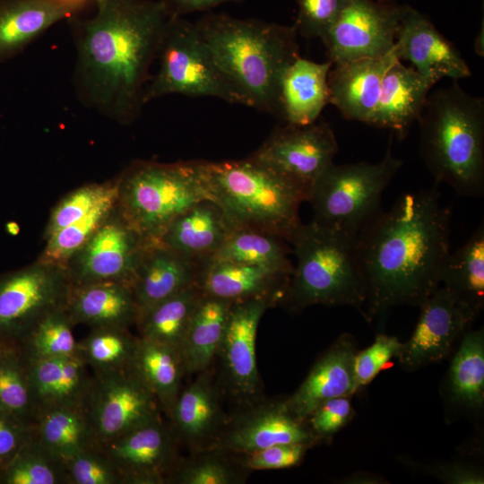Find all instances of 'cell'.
Returning a JSON list of instances; mask_svg holds the SVG:
<instances>
[{
  "mask_svg": "<svg viewBox=\"0 0 484 484\" xmlns=\"http://www.w3.org/2000/svg\"><path fill=\"white\" fill-rule=\"evenodd\" d=\"M0 409L34 423L26 363L16 348L8 349L0 358Z\"/></svg>",
  "mask_w": 484,
  "mask_h": 484,
  "instance_id": "42",
  "label": "cell"
},
{
  "mask_svg": "<svg viewBox=\"0 0 484 484\" xmlns=\"http://www.w3.org/2000/svg\"><path fill=\"white\" fill-rule=\"evenodd\" d=\"M399 59L395 48L384 56L333 64L328 74L329 102L351 121L369 123L386 70Z\"/></svg>",
  "mask_w": 484,
  "mask_h": 484,
  "instance_id": "20",
  "label": "cell"
},
{
  "mask_svg": "<svg viewBox=\"0 0 484 484\" xmlns=\"http://www.w3.org/2000/svg\"><path fill=\"white\" fill-rule=\"evenodd\" d=\"M445 288L475 319L484 306V224L454 252H450L440 274Z\"/></svg>",
  "mask_w": 484,
  "mask_h": 484,
  "instance_id": "32",
  "label": "cell"
},
{
  "mask_svg": "<svg viewBox=\"0 0 484 484\" xmlns=\"http://www.w3.org/2000/svg\"><path fill=\"white\" fill-rule=\"evenodd\" d=\"M95 1L93 17L72 19L75 90L89 108L129 125L145 105L149 71L170 16L160 0Z\"/></svg>",
  "mask_w": 484,
  "mask_h": 484,
  "instance_id": "1",
  "label": "cell"
},
{
  "mask_svg": "<svg viewBox=\"0 0 484 484\" xmlns=\"http://www.w3.org/2000/svg\"><path fill=\"white\" fill-rule=\"evenodd\" d=\"M202 295L196 283L155 305L138 318L139 337L179 350Z\"/></svg>",
  "mask_w": 484,
  "mask_h": 484,
  "instance_id": "35",
  "label": "cell"
},
{
  "mask_svg": "<svg viewBox=\"0 0 484 484\" xmlns=\"http://www.w3.org/2000/svg\"><path fill=\"white\" fill-rule=\"evenodd\" d=\"M116 202L117 196L104 201L83 218L45 239V246L38 260L65 268L70 258L108 219L115 209Z\"/></svg>",
  "mask_w": 484,
  "mask_h": 484,
  "instance_id": "41",
  "label": "cell"
},
{
  "mask_svg": "<svg viewBox=\"0 0 484 484\" xmlns=\"http://www.w3.org/2000/svg\"><path fill=\"white\" fill-rule=\"evenodd\" d=\"M290 275L270 268L209 257L200 263L197 284L203 294L238 301L283 299Z\"/></svg>",
  "mask_w": 484,
  "mask_h": 484,
  "instance_id": "23",
  "label": "cell"
},
{
  "mask_svg": "<svg viewBox=\"0 0 484 484\" xmlns=\"http://www.w3.org/2000/svg\"><path fill=\"white\" fill-rule=\"evenodd\" d=\"M350 0H296L298 13L293 24L298 36L322 39Z\"/></svg>",
  "mask_w": 484,
  "mask_h": 484,
  "instance_id": "46",
  "label": "cell"
},
{
  "mask_svg": "<svg viewBox=\"0 0 484 484\" xmlns=\"http://www.w3.org/2000/svg\"><path fill=\"white\" fill-rule=\"evenodd\" d=\"M77 13L53 0H0V61L18 54L49 27Z\"/></svg>",
  "mask_w": 484,
  "mask_h": 484,
  "instance_id": "30",
  "label": "cell"
},
{
  "mask_svg": "<svg viewBox=\"0 0 484 484\" xmlns=\"http://www.w3.org/2000/svg\"><path fill=\"white\" fill-rule=\"evenodd\" d=\"M394 48L400 60H408L433 86L444 78H467L471 70L455 46L423 13L400 5Z\"/></svg>",
  "mask_w": 484,
  "mask_h": 484,
  "instance_id": "19",
  "label": "cell"
},
{
  "mask_svg": "<svg viewBox=\"0 0 484 484\" xmlns=\"http://www.w3.org/2000/svg\"><path fill=\"white\" fill-rule=\"evenodd\" d=\"M402 342L395 336L379 333L367 349L357 352L354 359V391L368 385L384 367L397 358Z\"/></svg>",
  "mask_w": 484,
  "mask_h": 484,
  "instance_id": "47",
  "label": "cell"
},
{
  "mask_svg": "<svg viewBox=\"0 0 484 484\" xmlns=\"http://www.w3.org/2000/svg\"><path fill=\"white\" fill-rule=\"evenodd\" d=\"M433 85L413 67L395 60L386 70L368 125L390 129L404 139L418 120Z\"/></svg>",
  "mask_w": 484,
  "mask_h": 484,
  "instance_id": "24",
  "label": "cell"
},
{
  "mask_svg": "<svg viewBox=\"0 0 484 484\" xmlns=\"http://www.w3.org/2000/svg\"><path fill=\"white\" fill-rule=\"evenodd\" d=\"M233 302L203 293L179 349L185 373L205 371L217 357Z\"/></svg>",
  "mask_w": 484,
  "mask_h": 484,
  "instance_id": "31",
  "label": "cell"
},
{
  "mask_svg": "<svg viewBox=\"0 0 484 484\" xmlns=\"http://www.w3.org/2000/svg\"><path fill=\"white\" fill-rule=\"evenodd\" d=\"M194 23L245 106L281 118V78L300 56L294 25L212 12Z\"/></svg>",
  "mask_w": 484,
  "mask_h": 484,
  "instance_id": "3",
  "label": "cell"
},
{
  "mask_svg": "<svg viewBox=\"0 0 484 484\" xmlns=\"http://www.w3.org/2000/svg\"><path fill=\"white\" fill-rule=\"evenodd\" d=\"M2 484H69L65 462L33 436L0 468Z\"/></svg>",
  "mask_w": 484,
  "mask_h": 484,
  "instance_id": "38",
  "label": "cell"
},
{
  "mask_svg": "<svg viewBox=\"0 0 484 484\" xmlns=\"http://www.w3.org/2000/svg\"><path fill=\"white\" fill-rule=\"evenodd\" d=\"M65 309L73 324L91 328H128L136 324L138 310L130 286L100 281L70 287Z\"/></svg>",
  "mask_w": 484,
  "mask_h": 484,
  "instance_id": "26",
  "label": "cell"
},
{
  "mask_svg": "<svg viewBox=\"0 0 484 484\" xmlns=\"http://www.w3.org/2000/svg\"><path fill=\"white\" fill-rule=\"evenodd\" d=\"M392 139L393 134L378 162H333L321 173L307 200L313 220L357 238L381 214L383 194L403 165L392 152Z\"/></svg>",
  "mask_w": 484,
  "mask_h": 484,
  "instance_id": "8",
  "label": "cell"
},
{
  "mask_svg": "<svg viewBox=\"0 0 484 484\" xmlns=\"http://www.w3.org/2000/svg\"><path fill=\"white\" fill-rule=\"evenodd\" d=\"M275 303L267 298L234 301L217 353L227 388L242 405L259 401L261 380L256 360V335L260 320Z\"/></svg>",
  "mask_w": 484,
  "mask_h": 484,
  "instance_id": "15",
  "label": "cell"
},
{
  "mask_svg": "<svg viewBox=\"0 0 484 484\" xmlns=\"http://www.w3.org/2000/svg\"><path fill=\"white\" fill-rule=\"evenodd\" d=\"M33 436L32 424L0 409V468Z\"/></svg>",
  "mask_w": 484,
  "mask_h": 484,
  "instance_id": "50",
  "label": "cell"
},
{
  "mask_svg": "<svg viewBox=\"0 0 484 484\" xmlns=\"http://www.w3.org/2000/svg\"><path fill=\"white\" fill-rule=\"evenodd\" d=\"M177 439L162 418L100 446L116 464L124 484H162L177 463Z\"/></svg>",
  "mask_w": 484,
  "mask_h": 484,
  "instance_id": "18",
  "label": "cell"
},
{
  "mask_svg": "<svg viewBox=\"0 0 484 484\" xmlns=\"http://www.w3.org/2000/svg\"><path fill=\"white\" fill-rule=\"evenodd\" d=\"M436 185L402 194L358 235L367 319L394 306L419 307L440 287L452 213Z\"/></svg>",
  "mask_w": 484,
  "mask_h": 484,
  "instance_id": "2",
  "label": "cell"
},
{
  "mask_svg": "<svg viewBox=\"0 0 484 484\" xmlns=\"http://www.w3.org/2000/svg\"><path fill=\"white\" fill-rule=\"evenodd\" d=\"M159 70L144 91V104L168 94L213 97L245 106L217 65L194 22L169 17L157 56Z\"/></svg>",
  "mask_w": 484,
  "mask_h": 484,
  "instance_id": "9",
  "label": "cell"
},
{
  "mask_svg": "<svg viewBox=\"0 0 484 484\" xmlns=\"http://www.w3.org/2000/svg\"><path fill=\"white\" fill-rule=\"evenodd\" d=\"M116 209L146 244L193 204L212 199L203 160L132 162L117 177Z\"/></svg>",
  "mask_w": 484,
  "mask_h": 484,
  "instance_id": "7",
  "label": "cell"
},
{
  "mask_svg": "<svg viewBox=\"0 0 484 484\" xmlns=\"http://www.w3.org/2000/svg\"><path fill=\"white\" fill-rule=\"evenodd\" d=\"M7 229L11 234H15L18 231V226L13 222H10L7 225Z\"/></svg>",
  "mask_w": 484,
  "mask_h": 484,
  "instance_id": "53",
  "label": "cell"
},
{
  "mask_svg": "<svg viewBox=\"0 0 484 484\" xmlns=\"http://www.w3.org/2000/svg\"><path fill=\"white\" fill-rule=\"evenodd\" d=\"M356 238L315 220L299 225L289 240L297 264L282 299L291 310L342 305L364 315L367 296Z\"/></svg>",
  "mask_w": 484,
  "mask_h": 484,
  "instance_id": "6",
  "label": "cell"
},
{
  "mask_svg": "<svg viewBox=\"0 0 484 484\" xmlns=\"http://www.w3.org/2000/svg\"><path fill=\"white\" fill-rule=\"evenodd\" d=\"M65 464L69 484H124L121 472L99 445L77 454Z\"/></svg>",
  "mask_w": 484,
  "mask_h": 484,
  "instance_id": "45",
  "label": "cell"
},
{
  "mask_svg": "<svg viewBox=\"0 0 484 484\" xmlns=\"http://www.w3.org/2000/svg\"><path fill=\"white\" fill-rule=\"evenodd\" d=\"M317 439L307 422L292 414L285 401H257L226 422L209 449L246 454L281 444L310 446Z\"/></svg>",
  "mask_w": 484,
  "mask_h": 484,
  "instance_id": "16",
  "label": "cell"
},
{
  "mask_svg": "<svg viewBox=\"0 0 484 484\" xmlns=\"http://www.w3.org/2000/svg\"><path fill=\"white\" fill-rule=\"evenodd\" d=\"M232 229L219 204L204 199L179 214L157 243L184 256L202 261L218 251Z\"/></svg>",
  "mask_w": 484,
  "mask_h": 484,
  "instance_id": "27",
  "label": "cell"
},
{
  "mask_svg": "<svg viewBox=\"0 0 484 484\" xmlns=\"http://www.w3.org/2000/svg\"><path fill=\"white\" fill-rule=\"evenodd\" d=\"M25 363L35 418L55 407H84L92 375L78 356L25 360Z\"/></svg>",
  "mask_w": 484,
  "mask_h": 484,
  "instance_id": "25",
  "label": "cell"
},
{
  "mask_svg": "<svg viewBox=\"0 0 484 484\" xmlns=\"http://www.w3.org/2000/svg\"><path fill=\"white\" fill-rule=\"evenodd\" d=\"M400 5L394 0H350L321 39L333 64L377 57L393 49Z\"/></svg>",
  "mask_w": 484,
  "mask_h": 484,
  "instance_id": "13",
  "label": "cell"
},
{
  "mask_svg": "<svg viewBox=\"0 0 484 484\" xmlns=\"http://www.w3.org/2000/svg\"><path fill=\"white\" fill-rule=\"evenodd\" d=\"M138 337L128 328L99 327L78 341L77 356L93 373H103L130 366Z\"/></svg>",
  "mask_w": 484,
  "mask_h": 484,
  "instance_id": "39",
  "label": "cell"
},
{
  "mask_svg": "<svg viewBox=\"0 0 484 484\" xmlns=\"http://www.w3.org/2000/svg\"><path fill=\"white\" fill-rule=\"evenodd\" d=\"M204 180L212 199L233 229L246 228L289 242L301 224L299 207L308 191L299 183L257 159L203 160Z\"/></svg>",
  "mask_w": 484,
  "mask_h": 484,
  "instance_id": "5",
  "label": "cell"
},
{
  "mask_svg": "<svg viewBox=\"0 0 484 484\" xmlns=\"http://www.w3.org/2000/svg\"><path fill=\"white\" fill-rule=\"evenodd\" d=\"M338 150L332 127L324 121H316L307 125L285 123L274 128L252 154L302 185L310 194L313 184L333 162Z\"/></svg>",
  "mask_w": 484,
  "mask_h": 484,
  "instance_id": "14",
  "label": "cell"
},
{
  "mask_svg": "<svg viewBox=\"0 0 484 484\" xmlns=\"http://www.w3.org/2000/svg\"><path fill=\"white\" fill-rule=\"evenodd\" d=\"M130 367L155 395L160 409L169 417L181 391L185 374L179 350L138 337Z\"/></svg>",
  "mask_w": 484,
  "mask_h": 484,
  "instance_id": "33",
  "label": "cell"
},
{
  "mask_svg": "<svg viewBox=\"0 0 484 484\" xmlns=\"http://www.w3.org/2000/svg\"><path fill=\"white\" fill-rule=\"evenodd\" d=\"M117 178L103 183H89L62 197L50 212L44 239L86 216L104 201L117 196Z\"/></svg>",
  "mask_w": 484,
  "mask_h": 484,
  "instance_id": "43",
  "label": "cell"
},
{
  "mask_svg": "<svg viewBox=\"0 0 484 484\" xmlns=\"http://www.w3.org/2000/svg\"><path fill=\"white\" fill-rule=\"evenodd\" d=\"M419 307L420 315L415 330L402 344L397 357L402 367L411 371L445 358L474 320L444 287H439Z\"/></svg>",
  "mask_w": 484,
  "mask_h": 484,
  "instance_id": "17",
  "label": "cell"
},
{
  "mask_svg": "<svg viewBox=\"0 0 484 484\" xmlns=\"http://www.w3.org/2000/svg\"><path fill=\"white\" fill-rule=\"evenodd\" d=\"M71 287L64 267L37 260L0 279V341L18 348L47 315L65 307Z\"/></svg>",
  "mask_w": 484,
  "mask_h": 484,
  "instance_id": "10",
  "label": "cell"
},
{
  "mask_svg": "<svg viewBox=\"0 0 484 484\" xmlns=\"http://www.w3.org/2000/svg\"><path fill=\"white\" fill-rule=\"evenodd\" d=\"M417 122L419 154L436 184L460 196H482L484 99L454 81L428 95Z\"/></svg>",
  "mask_w": 484,
  "mask_h": 484,
  "instance_id": "4",
  "label": "cell"
},
{
  "mask_svg": "<svg viewBox=\"0 0 484 484\" xmlns=\"http://www.w3.org/2000/svg\"><path fill=\"white\" fill-rule=\"evenodd\" d=\"M58 4H61L63 5L71 7L77 12L82 9V7L85 5L86 3H88L90 0H53Z\"/></svg>",
  "mask_w": 484,
  "mask_h": 484,
  "instance_id": "52",
  "label": "cell"
},
{
  "mask_svg": "<svg viewBox=\"0 0 484 484\" xmlns=\"http://www.w3.org/2000/svg\"><path fill=\"white\" fill-rule=\"evenodd\" d=\"M353 409L350 395L327 400L317 406L306 422L319 439L330 437L343 428L352 418Z\"/></svg>",
  "mask_w": 484,
  "mask_h": 484,
  "instance_id": "48",
  "label": "cell"
},
{
  "mask_svg": "<svg viewBox=\"0 0 484 484\" xmlns=\"http://www.w3.org/2000/svg\"><path fill=\"white\" fill-rule=\"evenodd\" d=\"M357 352L352 336L343 334L316 361L299 387L285 400L298 420L306 422L312 411L327 400L355 393Z\"/></svg>",
  "mask_w": 484,
  "mask_h": 484,
  "instance_id": "21",
  "label": "cell"
},
{
  "mask_svg": "<svg viewBox=\"0 0 484 484\" xmlns=\"http://www.w3.org/2000/svg\"><path fill=\"white\" fill-rule=\"evenodd\" d=\"M169 418L177 441L198 448L213 445L226 422L218 393L205 371L180 391Z\"/></svg>",
  "mask_w": 484,
  "mask_h": 484,
  "instance_id": "28",
  "label": "cell"
},
{
  "mask_svg": "<svg viewBox=\"0 0 484 484\" xmlns=\"http://www.w3.org/2000/svg\"><path fill=\"white\" fill-rule=\"evenodd\" d=\"M148 244L123 219L116 206L65 269L72 285L117 281L131 285Z\"/></svg>",
  "mask_w": 484,
  "mask_h": 484,
  "instance_id": "12",
  "label": "cell"
},
{
  "mask_svg": "<svg viewBox=\"0 0 484 484\" xmlns=\"http://www.w3.org/2000/svg\"><path fill=\"white\" fill-rule=\"evenodd\" d=\"M451 363L448 388L452 400L471 410L484 402V333L465 331Z\"/></svg>",
  "mask_w": 484,
  "mask_h": 484,
  "instance_id": "37",
  "label": "cell"
},
{
  "mask_svg": "<svg viewBox=\"0 0 484 484\" xmlns=\"http://www.w3.org/2000/svg\"><path fill=\"white\" fill-rule=\"evenodd\" d=\"M73 326L65 307L54 310L30 331L17 350L25 360L77 356Z\"/></svg>",
  "mask_w": 484,
  "mask_h": 484,
  "instance_id": "40",
  "label": "cell"
},
{
  "mask_svg": "<svg viewBox=\"0 0 484 484\" xmlns=\"http://www.w3.org/2000/svg\"><path fill=\"white\" fill-rule=\"evenodd\" d=\"M170 17H184L186 14L209 11L220 4L243 0H160Z\"/></svg>",
  "mask_w": 484,
  "mask_h": 484,
  "instance_id": "51",
  "label": "cell"
},
{
  "mask_svg": "<svg viewBox=\"0 0 484 484\" xmlns=\"http://www.w3.org/2000/svg\"><path fill=\"white\" fill-rule=\"evenodd\" d=\"M84 408L99 446L161 418L155 395L130 366L93 373Z\"/></svg>",
  "mask_w": 484,
  "mask_h": 484,
  "instance_id": "11",
  "label": "cell"
},
{
  "mask_svg": "<svg viewBox=\"0 0 484 484\" xmlns=\"http://www.w3.org/2000/svg\"><path fill=\"white\" fill-rule=\"evenodd\" d=\"M211 453L176 465L167 483L177 484H237L243 478L220 454Z\"/></svg>",
  "mask_w": 484,
  "mask_h": 484,
  "instance_id": "44",
  "label": "cell"
},
{
  "mask_svg": "<svg viewBox=\"0 0 484 484\" xmlns=\"http://www.w3.org/2000/svg\"><path fill=\"white\" fill-rule=\"evenodd\" d=\"M284 239L253 229H233L212 257L270 268L291 276L292 252Z\"/></svg>",
  "mask_w": 484,
  "mask_h": 484,
  "instance_id": "36",
  "label": "cell"
},
{
  "mask_svg": "<svg viewBox=\"0 0 484 484\" xmlns=\"http://www.w3.org/2000/svg\"><path fill=\"white\" fill-rule=\"evenodd\" d=\"M35 438L65 462L99 445L84 407L62 406L39 412L33 423Z\"/></svg>",
  "mask_w": 484,
  "mask_h": 484,
  "instance_id": "34",
  "label": "cell"
},
{
  "mask_svg": "<svg viewBox=\"0 0 484 484\" xmlns=\"http://www.w3.org/2000/svg\"><path fill=\"white\" fill-rule=\"evenodd\" d=\"M10 348H13V347L7 346L4 344L2 341H0V358Z\"/></svg>",
  "mask_w": 484,
  "mask_h": 484,
  "instance_id": "54",
  "label": "cell"
},
{
  "mask_svg": "<svg viewBox=\"0 0 484 484\" xmlns=\"http://www.w3.org/2000/svg\"><path fill=\"white\" fill-rule=\"evenodd\" d=\"M308 447L304 444H281L242 454V466L254 471L293 467L300 462Z\"/></svg>",
  "mask_w": 484,
  "mask_h": 484,
  "instance_id": "49",
  "label": "cell"
},
{
  "mask_svg": "<svg viewBox=\"0 0 484 484\" xmlns=\"http://www.w3.org/2000/svg\"><path fill=\"white\" fill-rule=\"evenodd\" d=\"M333 63H316L300 56L285 70L281 82V118L307 125L317 121L329 102L328 74Z\"/></svg>",
  "mask_w": 484,
  "mask_h": 484,
  "instance_id": "29",
  "label": "cell"
},
{
  "mask_svg": "<svg viewBox=\"0 0 484 484\" xmlns=\"http://www.w3.org/2000/svg\"><path fill=\"white\" fill-rule=\"evenodd\" d=\"M200 263L160 243L147 245L131 285L138 318L155 305L196 284Z\"/></svg>",
  "mask_w": 484,
  "mask_h": 484,
  "instance_id": "22",
  "label": "cell"
}]
</instances>
